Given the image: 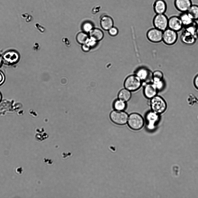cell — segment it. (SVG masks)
Wrapping results in <instances>:
<instances>
[{"label": "cell", "instance_id": "cell-1", "mask_svg": "<svg viewBox=\"0 0 198 198\" xmlns=\"http://www.w3.org/2000/svg\"><path fill=\"white\" fill-rule=\"evenodd\" d=\"M150 99L151 111L160 115L166 110L167 104L165 100L161 97L156 95Z\"/></svg>", "mask_w": 198, "mask_h": 198}, {"label": "cell", "instance_id": "cell-2", "mask_svg": "<svg viewBox=\"0 0 198 198\" xmlns=\"http://www.w3.org/2000/svg\"><path fill=\"white\" fill-rule=\"evenodd\" d=\"M127 123L131 129L138 130L143 127L145 121L141 115L137 113H132L129 115Z\"/></svg>", "mask_w": 198, "mask_h": 198}, {"label": "cell", "instance_id": "cell-3", "mask_svg": "<svg viewBox=\"0 0 198 198\" xmlns=\"http://www.w3.org/2000/svg\"><path fill=\"white\" fill-rule=\"evenodd\" d=\"M142 82L135 74L130 75L125 79L124 83L125 88L131 92L137 90L141 87Z\"/></svg>", "mask_w": 198, "mask_h": 198}, {"label": "cell", "instance_id": "cell-4", "mask_svg": "<svg viewBox=\"0 0 198 198\" xmlns=\"http://www.w3.org/2000/svg\"><path fill=\"white\" fill-rule=\"evenodd\" d=\"M129 115L124 111L114 110L110 113L111 120L114 123L119 125H124L127 123Z\"/></svg>", "mask_w": 198, "mask_h": 198}, {"label": "cell", "instance_id": "cell-5", "mask_svg": "<svg viewBox=\"0 0 198 198\" xmlns=\"http://www.w3.org/2000/svg\"><path fill=\"white\" fill-rule=\"evenodd\" d=\"M168 18L165 14H156L153 23L154 28L163 31L168 28Z\"/></svg>", "mask_w": 198, "mask_h": 198}, {"label": "cell", "instance_id": "cell-6", "mask_svg": "<svg viewBox=\"0 0 198 198\" xmlns=\"http://www.w3.org/2000/svg\"><path fill=\"white\" fill-rule=\"evenodd\" d=\"M178 38L177 32L168 28L163 31L162 41L166 45H173L177 41Z\"/></svg>", "mask_w": 198, "mask_h": 198}, {"label": "cell", "instance_id": "cell-7", "mask_svg": "<svg viewBox=\"0 0 198 198\" xmlns=\"http://www.w3.org/2000/svg\"><path fill=\"white\" fill-rule=\"evenodd\" d=\"M19 55L17 51L10 50L5 52L2 56L3 63L7 65L14 64L17 63L19 59Z\"/></svg>", "mask_w": 198, "mask_h": 198}, {"label": "cell", "instance_id": "cell-8", "mask_svg": "<svg viewBox=\"0 0 198 198\" xmlns=\"http://www.w3.org/2000/svg\"><path fill=\"white\" fill-rule=\"evenodd\" d=\"M135 75L142 82L145 83H152V73L149 70L144 68H139L136 71Z\"/></svg>", "mask_w": 198, "mask_h": 198}, {"label": "cell", "instance_id": "cell-9", "mask_svg": "<svg viewBox=\"0 0 198 198\" xmlns=\"http://www.w3.org/2000/svg\"><path fill=\"white\" fill-rule=\"evenodd\" d=\"M163 31L156 28L150 29L147 33L148 39L151 42L158 43L162 41Z\"/></svg>", "mask_w": 198, "mask_h": 198}, {"label": "cell", "instance_id": "cell-10", "mask_svg": "<svg viewBox=\"0 0 198 198\" xmlns=\"http://www.w3.org/2000/svg\"><path fill=\"white\" fill-rule=\"evenodd\" d=\"M159 119V115L151 111L146 114L145 119L147 123V128L150 130H154Z\"/></svg>", "mask_w": 198, "mask_h": 198}, {"label": "cell", "instance_id": "cell-11", "mask_svg": "<svg viewBox=\"0 0 198 198\" xmlns=\"http://www.w3.org/2000/svg\"><path fill=\"white\" fill-rule=\"evenodd\" d=\"M183 26L179 16H173L168 19V28L177 32L180 31Z\"/></svg>", "mask_w": 198, "mask_h": 198}, {"label": "cell", "instance_id": "cell-12", "mask_svg": "<svg viewBox=\"0 0 198 198\" xmlns=\"http://www.w3.org/2000/svg\"><path fill=\"white\" fill-rule=\"evenodd\" d=\"M175 8L181 13L187 12L192 5L191 0H174Z\"/></svg>", "mask_w": 198, "mask_h": 198}, {"label": "cell", "instance_id": "cell-13", "mask_svg": "<svg viewBox=\"0 0 198 198\" xmlns=\"http://www.w3.org/2000/svg\"><path fill=\"white\" fill-rule=\"evenodd\" d=\"M153 7L156 14H165L167 9V4L164 0H156Z\"/></svg>", "mask_w": 198, "mask_h": 198}, {"label": "cell", "instance_id": "cell-14", "mask_svg": "<svg viewBox=\"0 0 198 198\" xmlns=\"http://www.w3.org/2000/svg\"><path fill=\"white\" fill-rule=\"evenodd\" d=\"M158 92L152 83H146L144 89V93L146 98L151 99L157 95Z\"/></svg>", "mask_w": 198, "mask_h": 198}, {"label": "cell", "instance_id": "cell-15", "mask_svg": "<svg viewBox=\"0 0 198 198\" xmlns=\"http://www.w3.org/2000/svg\"><path fill=\"white\" fill-rule=\"evenodd\" d=\"M100 22L101 28L105 31H108L114 26L113 19L111 17L108 15H103L100 18Z\"/></svg>", "mask_w": 198, "mask_h": 198}, {"label": "cell", "instance_id": "cell-16", "mask_svg": "<svg viewBox=\"0 0 198 198\" xmlns=\"http://www.w3.org/2000/svg\"><path fill=\"white\" fill-rule=\"evenodd\" d=\"M90 39L96 41H99L103 38L104 34L100 29L98 28L92 29L89 33Z\"/></svg>", "mask_w": 198, "mask_h": 198}, {"label": "cell", "instance_id": "cell-17", "mask_svg": "<svg viewBox=\"0 0 198 198\" xmlns=\"http://www.w3.org/2000/svg\"><path fill=\"white\" fill-rule=\"evenodd\" d=\"M181 38L183 42L188 45H191L195 41L194 35L186 31L183 34Z\"/></svg>", "mask_w": 198, "mask_h": 198}, {"label": "cell", "instance_id": "cell-18", "mask_svg": "<svg viewBox=\"0 0 198 198\" xmlns=\"http://www.w3.org/2000/svg\"><path fill=\"white\" fill-rule=\"evenodd\" d=\"M131 96V92L125 88L119 92L118 98V99L126 102L130 100Z\"/></svg>", "mask_w": 198, "mask_h": 198}, {"label": "cell", "instance_id": "cell-19", "mask_svg": "<svg viewBox=\"0 0 198 198\" xmlns=\"http://www.w3.org/2000/svg\"><path fill=\"white\" fill-rule=\"evenodd\" d=\"M183 26L187 27L193 22L194 20L190 16L187 12H182L179 16Z\"/></svg>", "mask_w": 198, "mask_h": 198}, {"label": "cell", "instance_id": "cell-20", "mask_svg": "<svg viewBox=\"0 0 198 198\" xmlns=\"http://www.w3.org/2000/svg\"><path fill=\"white\" fill-rule=\"evenodd\" d=\"M187 12L194 21L198 20V5L192 4Z\"/></svg>", "mask_w": 198, "mask_h": 198}, {"label": "cell", "instance_id": "cell-21", "mask_svg": "<svg viewBox=\"0 0 198 198\" xmlns=\"http://www.w3.org/2000/svg\"><path fill=\"white\" fill-rule=\"evenodd\" d=\"M126 102L118 99L115 101L114 103V107L115 110L123 111L126 108Z\"/></svg>", "mask_w": 198, "mask_h": 198}, {"label": "cell", "instance_id": "cell-22", "mask_svg": "<svg viewBox=\"0 0 198 198\" xmlns=\"http://www.w3.org/2000/svg\"><path fill=\"white\" fill-rule=\"evenodd\" d=\"M89 39L88 35L83 32L79 33L76 37L77 41L80 43L82 44L86 43Z\"/></svg>", "mask_w": 198, "mask_h": 198}, {"label": "cell", "instance_id": "cell-23", "mask_svg": "<svg viewBox=\"0 0 198 198\" xmlns=\"http://www.w3.org/2000/svg\"><path fill=\"white\" fill-rule=\"evenodd\" d=\"M153 81L163 80V75L161 71L156 70L152 73Z\"/></svg>", "mask_w": 198, "mask_h": 198}, {"label": "cell", "instance_id": "cell-24", "mask_svg": "<svg viewBox=\"0 0 198 198\" xmlns=\"http://www.w3.org/2000/svg\"><path fill=\"white\" fill-rule=\"evenodd\" d=\"M152 83L158 91L163 90L165 86V83L163 80L158 81H153Z\"/></svg>", "mask_w": 198, "mask_h": 198}, {"label": "cell", "instance_id": "cell-25", "mask_svg": "<svg viewBox=\"0 0 198 198\" xmlns=\"http://www.w3.org/2000/svg\"><path fill=\"white\" fill-rule=\"evenodd\" d=\"M108 31L109 34L112 37L116 36L118 33V28L114 26L109 29Z\"/></svg>", "mask_w": 198, "mask_h": 198}, {"label": "cell", "instance_id": "cell-26", "mask_svg": "<svg viewBox=\"0 0 198 198\" xmlns=\"http://www.w3.org/2000/svg\"><path fill=\"white\" fill-rule=\"evenodd\" d=\"M82 27L85 31L88 32L90 31L93 29V26L90 23L86 22L84 23Z\"/></svg>", "mask_w": 198, "mask_h": 198}, {"label": "cell", "instance_id": "cell-27", "mask_svg": "<svg viewBox=\"0 0 198 198\" xmlns=\"http://www.w3.org/2000/svg\"><path fill=\"white\" fill-rule=\"evenodd\" d=\"M97 42V41L92 40L91 39H89L87 42L85 43L87 44L91 47L95 46Z\"/></svg>", "mask_w": 198, "mask_h": 198}, {"label": "cell", "instance_id": "cell-28", "mask_svg": "<svg viewBox=\"0 0 198 198\" xmlns=\"http://www.w3.org/2000/svg\"><path fill=\"white\" fill-rule=\"evenodd\" d=\"M5 78L3 73L0 71V86L2 85L5 81Z\"/></svg>", "mask_w": 198, "mask_h": 198}, {"label": "cell", "instance_id": "cell-29", "mask_svg": "<svg viewBox=\"0 0 198 198\" xmlns=\"http://www.w3.org/2000/svg\"><path fill=\"white\" fill-rule=\"evenodd\" d=\"M90 46L86 43L83 44L82 46V50L85 52L88 51L90 50Z\"/></svg>", "mask_w": 198, "mask_h": 198}, {"label": "cell", "instance_id": "cell-30", "mask_svg": "<svg viewBox=\"0 0 198 198\" xmlns=\"http://www.w3.org/2000/svg\"><path fill=\"white\" fill-rule=\"evenodd\" d=\"M194 83L195 87L198 90V74L195 78Z\"/></svg>", "mask_w": 198, "mask_h": 198}, {"label": "cell", "instance_id": "cell-31", "mask_svg": "<svg viewBox=\"0 0 198 198\" xmlns=\"http://www.w3.org/2000/svg\"><path fill=\"white\" fill-rule=\"evenodd\" d=\"M2 58L0 56V67L2 63Z\"/></svg>", "mask_w": 198, "mask_h": 198}, {"label": "cell", "instance_id": "cell-32", "mask_svg": "<svg viewBox=\"0 0 198 198\" xmlns=\"http://www.w3.org/2000/svg\"><path fill=\"white\" fill-rule=\"evenodd\" d=\"M2 98V95L1 92H0V102H1Z\"/></svg>", "mask_w": 198, "mask_h": 198}]
</instances>
